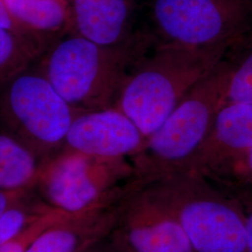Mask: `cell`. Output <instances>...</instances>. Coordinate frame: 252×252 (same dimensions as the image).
Here are the masks:
<instances>
[{
  "mask_svg": "<svg viewBox=\"0 0 252 252\" xmlns=\"http://www.w3.org/2000/svg\"><path fill=\"white\" fill-rule=\"evenodd\" d=\"M230 74L231 62L224 58L146 137L141 149L130 158L136 180L149 182L193 171L217 115L227 102Z\"/></svg>",
  "mask_w": 252,
  "mask_h": 252,
  "instance_id": "obj_1",
  "label": "cell"
},
{
  "mask_svg": "<svg viewBox=\"0 0 252 252\" xmlns=\"http://www.w3.org/2000/svg\"><path fill=\"white\" fill-rule=\"evenodd\" d=\"M228 52L156 43L153 54H142L130 68L114 107L147 137Z\"/></svg>",
  "mask_w": 252,
  "mask_h": 252,
  "instance_id": "obj_2",
  "label": "cell"
},
{
  "mask_svg": "<svg viewBox=\"0 0 252 252\" xmlns=\"http://www.w3.org/2000/svg\"><path fill=\"white\" fill-rule=\"evenodd\" d=\"M145 43L138 37L129 45L109 47L68 33L47 47L36 66L76 111L112 108Z\"/></svg>",
  "mask_w": 252,
  "mask_h": 252,
  "instance_id": "obj_3",
  "label": "cell"
},
{
  "mask_svg": "<svg viewBox=\"0 0 252 252\" xmlns=\"http://www.w3.org/2000/svg\"><path fill=\"white\" fill-rule=\"evenodd\" d=\"M138 183L178 220L194 252H248L242 209L220 185L195 171Z\"/></svg>",
  "mask_w": 252,
  "mask_h": 252,
  "instance_id": "obj_4",
  "label": "cell"
},
{
  "mask_svg": "<svg viewBox=\"0 0 252 252\" xmlns=\"http://www.w3.org/2000/svg\"><path fill=\"white\" fill-rule=\"evenodd\" d=\"M35 63L0 81V131L45 162L62 150L80 112L64 101Z\"/></svg>",
  "mask_w": 252,
  "mask_h": 252,
  "instance_id": "obj_5",
  "label": "cell"
},
{
  "mask_svg": "<svg viewBox=\"0 0 252 252\" xmlns=\"http://www.w3.org/2000/svg\"><path fill=\"white\" fill-rule=\"evenodd\" d=\"M134 178L128 158H102L61 150L43 162L36 181L38 195L70 214L117 204Z\"/></svg>",
  "mask_w": 252,
  "mask_h": 252,
  "instance_id": "obj_6",
  "label": "cell"
},
{
  "mask_svg": "<svg viewBox=\"0 0 252 252\" xmlns=\"http://www.w3.org/2000/svg\"><path fill=\"white\" fill-rule=\"evenodd\" d=\"M156 43L233 50L252 32V0H153Z\"/></svg>",
  "mask_w": 252,
  "mask_h": 252,
  "instance_id": "obj_7",
  "label": "cell"
},
{
  "mask_svg": "<svg viewBox=\"0 0 252 252\" xmlns=\"http://www.w3.org/2000/svg\"><path fill=\"white\" fill-rule=\"evenodd\" d=\"M111 237L119 252H194L178 220L135 177L120 202Z\"/></svg>",
  "mask_w": 252,
  "mask_h": 252,
  "instance_id": "obj_8",
  "label": "cell"
},
{
  "mask_svg": "<svg viewBox=\"0 0 252 252\" xmlns=\"http://www.w3.org/2000/svg\"><path fill=\"white\" fill-rule=\"evenodd\" d=\"M145 139L133 121L112 107L78 113L62 150L102 158H131Z\"/></svg>",
  "mask_w": 252,
  "mask_h": 252,
  "instance_id": "obj_9",
  "label": "cell"
},
{
  "mask_svg": "<svg viewBox=\"0 0 252 252\" xmlns=\"http://www.w3.org/2000/svg\"><path fill=\"white\" fill-rule=\"evenodd\" d=\"M252 148V104L230 103L220 109L193 165L214 182Z\"/></svg>",
  "mask_w": 252,
  "mask_h": 252,
  "instance_id": "obj_10",
  "label": "cell"
},
{
  "mask_svg": "<svg viewBox=\"0 0 252 252\" xmlns=\"http://www.w3.org/2000/svg\"><path fill=\"white\" fill-rule=\"evenodd\" d=\"M120 202L88 212L70 214L39 234L27 252L88 251L112 233Z\"/></svg>",
  "mask_w": 252,
  "mask_h": 252,
  "instance_id": "obj_11",
  "label": "cell"
},
{
  "mask_svg": "<svg viewBox=\"0 0 252 252\" xmlns=\"http://www.w3.org/2000/svg\"><path fill=\"white\" fill-rule=\"evenodd\" d=\"M73 32L100 45L126 46L132 33L131 0H71Z\"/></svg>",
  "mask_w": 252,
  "mask_h": 252,
  "instance_id": "obj_12",
  "label": "cell"
},
{
  "mask_svg": "<svg viewBox=\"0 0 252 252\" xmlns=\"http://www.w3.org/2000/svg\"><path fill=\"white\" fill-rule=\"evenodd\" d=\"M19 32L47 47L73 32L71 0H4Z\"/></svg>",
  "mask_w": 252,
  "mask_h": 252,
  "instance_id": "obj_13",
  "label": "cell"
},
{
  "mask_svg": "<svg viewBox=\"0 0 252 252\" xmlns=\"http://www.w3.org/2000/svg\"><path fill=\"white\" fill-rule=\"evenodd\" d=\"M43 162L27 146L0 131V189L36 188Z\"/></svg>",
  "mask_w": 252,
  "mask_h": 252,
  "instance_id": "obj_14",
  "label": "cell"
},
{
  "mask_svg": "<svg viewBox=\"0 0 252 252\" xmlns=\"http://www.w3.org/2000/svg\"><path fill=\"white\" fill-rule=\"evenodd\" d=\"M45 50L30 37L0 28V81L36 63Z\"/></svg>",
  "mask_w": 252,
  "mask_h": 252,
  "instance_id": "obj_15",
  "label": "cell"
},
{
  "mask_svg": "<svg viewBox=\"0 0 252 252\" xmlns=\"http://www.w3.org/2000/svg\"><path fill=\"white\" fill-rule=\"evenodd\" d=\"M54 209L57 208L47 204L36 189L32 195L0 216V246L18 237Z\"/></svg>",
  "mask_w": 252,
  "mask_h": 252,
  "instance_id": "obj_16",
  "label": "cell"
},
{
  "mask_svg": "<svg viewBox=\"0 0 252 252\" xmlns=\"http://www.w3.org/2000/svg\"><path fill=\"white\" fill-rule=\"evenodd\" d=\"M243 51L231 62L227 102L252 104V32L238 44Z\"/></svg>",
  "mask_w": 252,
  "mask_h": 252,
  "instance_id": "obj_17",
  "label": "cell"
},
{
  "mask_svg": "<svg viewBox=\"0 0 252 252\" xmlns=\"http://www.w3.org/2000/svg\"><path fill=\"white\" fill-rule=\"evenodd\" d=\"M69 215L70 213H66L63 210L54 209L53 212L41 219L34 225L31 226L18 237L0 246V252H27L28 248L39 234Z\"/></svg>",
  "mask_w": 252,
  "mask_h": 252,
  "instance_id": "obj_18",
  "label": "cell"
},
{
  "mask_svg": "<svg viewBox=\"0 0 252 252\" xmlns=\"http://www.w3.org/2000/svg\"><path fill=\"white\" fill-rule=\"evenodd\" d=\"M225 186H252V148L215 182Z\"/></svg>",
  "mask_w": 252,
  "mask_h": 252,
  "instance_id": "obj_19",
  "label": "cell"
},
{
  "mask_svg": "<svg viewBox=\"0 0 252 252\" xmlns=\"http://www.w3.org/2000/svg\"><path fill=\"white\" fill-rule=\"evenodd\" d=\"M235 189L229 190L242 209L246 234H247V249L248 252H252V186H235Z\"/></svg>",
  "mask_w": 252,
  "mask_h": 252,
  "instance_id": "obj_20",
  "label": "cell"
},
{
  "mask_svg": "<svg viewBox=\"0 0 252 252\" xmlns=\"http://www.w3.org/2000/svg\"><path fill=\"white\" fill-rule=\"evenodd\" d=\"M36 192V188L0 189V216L10 207L19 204Z\"/></svg>",
  "mask_w": 252,
  "mask_h": 252,
  "instance_id": "obj_21",
  "label": "cell"
},
{
  "mask_svg": "<svg viewBox=\"0 0 252 252\" xmlns=\"http://www.w3.org/2000/svg\"><path fill=\"white\" fill-rule=\"evenodd\" d=\"M0 28L9 30V31H12V32H15L17 34L22 35L19 32L18 28H17L16 25L14 24L13 20L11 18L10 14H9V9L7 8L4 0H0Z\"/></svg>",
  "mask_w": 252,
  "mask_h": 252,
  "instance_id": "obj_22",
  "label": "cell"
},
{
  "mask_svg": "<svg viewBox=\"0 0 252 252\" xmlns=\"http://www.w3.org/2000/svg\"><path fill=\"white\" fill-rule=\"evenodd\" d=\"M85 252H119V251L110 234Z\"/></svg>",
  "mask_w": 252,
  "mask_h": 252,
  "instance_id": "obj_23",
  "label": "cell"
}]
</instances>
